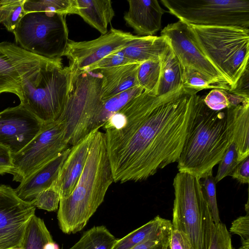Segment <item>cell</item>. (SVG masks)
<instances>
[{
  "label": "cell",
  "mask_w": 249,
  "mask_h": 249,
  "mask_svg": "<svg viewBox=\"0 0 249 249\" xmlns=\"http://www.w3.org/2000/svg\"><path fill=\"white\" fill-rule=\"evenodd\" d=\"M140 64L129 63L100 70L103 100L139 86L137 71Z\"/></svg>",
  "instance_id": "cell-19"
},
{
  "label": "cell",
  "mask_w": 249,
  "mask_h": 249,
  "mask_svg": "<svg viewBox=\"0 0 249 249\" xmlns=\"http://www.w3.org/2000/svg\"><path fill=\"white\" fill-rule=\"evenodd\" d=\"M160 36L166 38L184 68L199 72L220 89L230 90L227 79L203 52L190 25L180 20L169 24Z\"/></svg>",
  "instance_id": "cell-11"
},
{
  "label": "cell",
  "mask_w": 249,
  "mask_h": 249,
  "mask_svg": "<svg viewBox=\"0 0 249 249\" xmlns=\"http://www.w3.org/2000/svg\"><path fill=\"white\" fill-rule=\"evenodd\" d=\"M231 176L242 184H248L249 181V157L248 156L237 165Z\"/></svg>",
  "instance_id": "cell-43"
},
{
  "label": "cell",
  "mask_w": 249,
  "mask_h": 249,
  "mask_svg": "<svg viewBox=\"0 0 249 249\" xmlns=\"http://www.w3.org/2000/svg\"><path fill=\"white\" fill-rule=\"evenodd\" d=\"M116 240L105 226H94L68 249H111Z\"/></svg>",
  "instance_id": "cell-25"
},
{
  "label": "cell",
  "mask_w": 249,
  "mask_h": 249,
  "mask_svg": "<svg viewBox=\"0 0 249 249\" xmlns=\"http://www.w3.org/2000/svg\"><path fill=\"white\" fill-rule=\"evenodd\" d=\"M7 249H22L20 247H14V248H10Z\"/></svg>",
  "instance_id": "cell-46"
},
{
  "label": "cell",
  "mask_w": 249,
  "mask_h": 249,
  "mask_svg": "<svg viewBox=\"0 0 249 249\" xmlns=\"http://www.w3.org/2000/svg\"><path fill=\"white\" fill-rule=\"evenodd\" d=\"M135 35L111 28L106 34L89 41L70 40L63 56L75 73L88 71L91 66L108 54L125 47Z\"/></svg>",
  "instance_id": "cell-14"
},
{
  "label": "cell",
  "mask_w": 249,
  "mask_h": 249,
  "mask_svg": "<svg viewBox=\"0 0 249 249\" xmlns=\"http://www.w3.org/2000/svg\"><path fill=\"white\" fill-rule=\"evenodd\" d=\"M102 78L99 72L75 73L72 90L58 120L62 124L66 139L71 146L91 132L103 107Z\"/></svg>",
  "instance_id": "cell-7"
},
{
  "label": "cell",
  "mask_w": 249,
  "mask_h": 249,
  "mask_svg": "<svg viewBox=\"0 0 249 249\" xmlns=\"http://www.w3.org/2000/svg\"><path fill=\"white\" fill-rule=\"evenodd\" d=\"M190 26L203 52L227 79L229 90L232 89L249 66V28Z\"/></svg>",
  "instance_id": "cell-6"
},
{
  "label": "cell",
  "mask_w": 249,
  "mask_h": 249,
  "mask_svg": "<svg viewBox=\"0 0 249 249\" xmlns=\"http://www.w3.org/2000/svg\"><path fill=\"white\" fill-rule=\"evenodd\" d=\"M168 12L189 25L249 27V0H161Z\"/></svg>",
  "instance_id": "cell-9"
},
{
  "label": "cell",
  "mask_w": 249,
  "mask_h": 249,
  "mask_svg": "<svg viewBox=\"0 0 249 249\" xmlns=\"http://www.w3.org/2000/svg\"><path fill=\"white\" fill-rule=\"evenodd\" d=\"M229 93L249 98V67L248 66L239 79L234 88Z\"/></svg>",
  "instance_id": "cell-40"
},
{
  "label": "cell",
  "mask_w": 249,
  "mask_h": 249,
  "mask_svg": "<svg viewBox=\"0 0 249 249\" xmlns=\"http://www.w3.org/2000/svg\"><path fill=\"white\" fill-rule=\"evenodd\" d=\"M172 230L153 237L130 249H168Z\"/></svg>",
  "instance_id": "cell-38"
},
{
  "label": "cell",
  "mask_w": 249,
  "mask_h": 249,
  "mask_svg": "<svg viewBox=\"0 0 249 249\" xmlns=\"http://www.w3.org/2000/svg\"><path fill=\"white\" fill-rule=\"evenodd\" d=\"M61 249H63L62 248Z\"/></svg>",
  "instance_id": "cell-47"
},
{
  "label": "cell",
  "mask_w": 249,
  "mask_h": 249,
  "mask_svg": "<svg viewBox=\"0 0 249 249\" xmlns=\"http://www.w3.org/2000/svg\"><path fill=\"white\" fill-rule=\"evenodd\" d=\"M124 49L113 52L106 56L91 66L88 71H93L97 70L100 71L114 66L129 63H134L125 56Z\"/></svg>",
  "instance_id": "cell-36"
},
{
  "label": "cell",
  "mask_w": 249,
  "mask_h": 249,
  "mask_svg": "<svg viewBox=\"0 0 249 249\" xmlns=\"http://www.w3.org/2000/svg\"><path fill=\"white\" fill-rule=\"evenodd\" d=\"M160 68V59L147 61L139 65L137 80L139 86L144 91L157 96Z\"/></svg>",
  "instance_id": "cell-29"
},
{
  "label": "cell",
  "mask_w": 249,
  "mask_h": 249,
  "mask_svg": "<svg viewBox=\"0 0 249 249\" xmlns=\"http://www.w3.org/2000/svg\"><path fill=\"white\" fill-rule=\"evenodd\" d=\"M182 87L194 94L200 90L208 89H218L205 76L199 72L184 68V79Z\"/></svg>",
  "instance_id": "cell-32"
},
{
  "label": "cell",
  "mask_w": 249,
  "mask_h": 249,
  "mask_svg": "<svg viewBox=\"0 0 249 249\" xmlns=\"http://www.w3.org/2000/svg\"><path fill=\"white\" fill-rule=\"evenodd\" d=\"M43 125L20 104L7 108L0 112V144L15 154L36 136Z\"/></svg>",
  "instance_id": "cell-15"
},
{
  "label": "cell",
  "mask_w": 249,
  "mask_h": 249,
  "mask_svg": "<svg viewBox=\"0 0 249 249\" xmlns=\"http://www.w3.org/2000/svg\"><path fill=\"white\" fill-rule=\"evenodd\" d=\"M25 0L0 1V24L13 33L18 23L26 14L23 8Z\"/></svg>",
  "instance_id": "cell-30"
},
{
  "label": "cell",
  "mask_w": 249,
  "mask_h": 249,
  "mask_svg": "<svg viewBox=\"0 0 249 249\" xmlns=\"http://www.w3.org/2000/svg\"><path fill=\"white\" fill-rule=\"evenodd\" d=\"M114 182L104 133L96 131L85 167L74 190L60 200L57 218L66 234L82 230Z\"/></svg>",
  "instance_id": "cell-2"
},
{
  "label": "cell",
  "mask_w": 249,
  "mask_h": 249,
  "mask_svg": "<svg viewBox=\"0 0 249 249\" xmlns=\"http://www.w3.org/2000/svg\"><path fill=\"white\" fill-rule=\"evenodd\" d=\"M230 231L233 234L240 236L242 244L249 243V214L241 216L231 223Z\"/></svg>",
  "instance_id": "cell-39"
},
{
  "label": "cell",
  "mask_w": 249,
  "mask_h": 249,
  "mask_svg": "<svg viewBox=\"0 0 249 249\" xmlns=\"http://www.w3.org/2000/svg\"><path fill=\"white\" fill-rule=\"evenodd\" d=\"M209 249H233L231 235L226 226L221 222L214 224Z\"/></svg>",
  "instance_id": "cell-35"
},
{
  "label": "cell",
  "mask_w": 249,
  "mask_h": 249,
  "mask_svg": "<svg viewBox=\"0 0 249 249\" xmlns=\"http://www.w3.org/2000/svg\"><path fill=\"white\" fill-rule=\"evenodd\" d=\"M231 142L226 109L211 110L203 97L195 94L192 122L178 161V172L203 178L220 162Z\"/></svg>",
  "instance_id": "cell-3"
},
{
  "label": "cell",
  "mask_w": 249,
  "mask_h": 249,
  "mask_svg": "<svg viewBox=\"0 0 249 249\" xmlns=\"http://www.w3.org/2000/svg\"><path fill=\"white\" fill-rule=\"evenodd\" d=\"M14 169L12 154L9 148L0 144V175L10 174Z\"/></svg>",
  "instance_id": "cell-42"
},
{
  "label": "cell",
  "mask_w": 249,
  "mask_h": 249,
  "mask_svg": "<svg viewBox=\"0 0 249 249\" xmlns=\"http://www.w3.org/2000/svg\"><path fill=\"white\" fill-rule=\"evenodd\" d=\"M36 207L18 197L15 189L0 185V249L21 247L27 224Z\"/></svg>",
  "instance_id": "cell-13"
},
{
  "label": "cell",
  "mask_w": 249,
  "mask_h": 249,
  "mask_svg": "<svg viewBox=\"0 0 249 249\" xmlns=\"http://www.w3.org/2000/svg\"><path fill=\"white\" fill-rule=\"evenodd\" d=\"M168 46V42L163 36L135 35L124 51L125 56L132 62L141 64L160 59Z\"/></svg>",
  "instance_id": "cell-21"
},
{
  "label": "cell",
  "mask_w": 249,
  "mask_h": 249,
  "mask_svg": "<svg viewBox=\"0 0 249 249\" xmlns=\"http://www.w3.org/2000/svg\"><path fill=\"white\" fill-rule=\"evenodd\" d=\"M54 59L31 53L11 42H0V94L13 93L20 100L23 81Z\"/></svg>",
  "instance_id": "cell-12"
},
{
  "label": "cell",
  "mask_w": 249,
  "mask_h": 249,
  "mask_svg": "<svg viewBox=\"0 0 249 249\" xmlns=\"http://www.w3.org/2000/svg\"><path fill=\"white\" fill-rule=\"evenodd\" d=\"M232 142L240 162L249 155V102L226 109Z\"/></svg>",
  "instance_id": "cell-20"
},
{
  "label": "cell",
  "mask_w": 249,
  "mask_h": 249,
  "mask_svg": "<svg viewBox=\"0 0 249 249\" xmlns=\"http://www.w3.org/2000/svg\"><path fill=\"white\" fill-rule=\"evenodd\" d=\"M239 249H249V243L242 244V246Z\"/></svg>",
  "instance_id": "cell-45"
},
{
  "label": "cell",
  "mask_w": 249,
  "mask_h": 249,
  "mask_svg": "<svg viewBox=\"0 0 249 249\" xmlns=\"http://www.w3.org/2000/svg\"><path fill=\"white\" fill-rule=\"evenodd\" d=\"M75 72L55 59L22 82L20 104L43 124L57 121L72 90Z\"/></svg>",
  "instance_id": "cell-4"
},
{
  "label": "cell",
  "mask_w": 249,
  "mask_h": 249,
  "mask_svg": "<svg viewBox=\"0 0 249 249\" xmlns=\"http://www.w3.org/2000/svg\"><path fill=\"white\" fill-rule=\"evenodd\" d=\"M60 196L58 191L52 185L39 193L31 202L36 207L48 212L56 211L58 209Z\"/></svg>",
  "instance_id": "cell-34"
},
{
  "label": "cell",
  "mask_w": 249,
  "mask_h": 249,
  "mask_svg": "<svg viewBox=\"0 0 249 249\" xmlns=\"http://www.w3.org/2000/svg\"><path fill=\"white\" fill-rule=\"evenodd\" d=\"M203 178L201 185L204 196L211 211L213 223L217 224L221 221L216 200V182L213 172H210Z\"/></svg>",
  "instance_id": "cell-33"
},
{
  "label": "cell",
  "mask_w": 249,
  "mask_h": 249,
  "mask_svg": "<svg viewBox=\"0 0 249 249\" xmlns=\"http://www.w3.org/2000/svg\"><path fill=\"white\" fill-rule=\"evenodd\" d=\"M23 8L26 13L30 12H53L66 16L77 14V0H25Z\"/></svg>",
  "instance_id": "cell-28"
},
{
  "label": "cell",
  "mask_w": 249,
  "mask_h": 249,
  "mask_svg": "<svg viewBox=\"0 0 249 249\" xmlns=\"http://www.w3.org/2000/svg\"><path fill=\"white\" fill-rule=\"evenodd\" d=\"M160 61V75L157 96L164 95L181 88L184 79V68L169 45L161 56Z\"/></svg>",
  "instance_id": "cell-23"
},
{
  "label": "cell",
  "mask_w": 249,
  "mask_h": 249,
  "mask_svg": "<svg viewBox=\"0 0 249 249\" xmlns=\"http://www.w3.org/2000/svg\"><path fill=\"white\" fill-rule=\"evenodd\" d=\"M124 15L126 23L138 36H153L161 28V18L166 11L157 0H129Z\"/></svg>",
  "instance_id": "cell-17"
},
{
  "label": "cell",
  "mask_w": 249,
  "mask_h": 249,
  "mask_svg": "<svg viewBox=\"0 0 249 249\" xmlns=\"http://www.w3.org/2000/svg\"><path fill=\"white\" fill-rule=\"evenodd\" d=\"M169 246L170 249H193L184 233L174 228L171 231Z\"/></svg>",
  "instance_id": "cell-41"
},
{
  "label": "cell",
  "mask_w": 249,
  "mask_h": 249,
  "mask_svg": "<svg viewBox=\"0 0 249 249\" xmlns=\"http://www.w3.org/2000/svg\"><path fill=\"white\" fill-rule=\"evenodd\" d=\"M143 91L142 88L137 86L103 101V109L94 123V129H99L102 127L111 116L119 111L129 101Z\"/></svg>",
  "instance_id": "cell-27"
},
{
  "label": "cell",
  "mask_w": 249,
  "mask_h": 249,
  "mask_svg": "<svg viewBox=\"0 0 249 249\" xmlns=\"http://www.w3.org/2000/svg\"><path fill=\"white\" fill-rule=\"evenodd\" d=\"M195 94L182 87L160 96L143 91L110 117L102 127L114 182L144 180L178 162Z\"/></svg>",
  "instance_id": "cell-1"
},
{
  "label": "cell",
  "mask_w": 249,
  "mask_h": 249,
  "mask_svg": "<svg viewBox=\"0 0 249 249\" xmlns=\"http://www.w3.org/2000/svg\"><path fill=\"white\" fill-rule=\"evenodd\" d=\"M71 148V146L20 182L15 189L18 197L31 203L39 193L51 187L56 180L59 169L67 158Z\"/></svg>",
  "instance_id": "cell-18"
},
{
  "label": "cell",
  "mask_w": 249,
  "mask_h": 249,
  "mask_svg": "<svg viewBox=\"0 0 249 249\" xmlns=\"http://www.w3.org/2000/svg\"><path fill=\"white\" fill-rule=\"evenodd\" d=\"M77 15L101 35L107 32V27L115 16L110 0H77Z\"/></svg>",
  "instance_id": "cell-22"
},
{
  "label": "cell",
  "mask_w": 249,
  "mask_h": 249,
  "mask_svg": "<svg viewBox=\"0 0 249 249\" xmlns=\"http://www.w3.org/2000/svg\"><path fill=\"white\" fill-rule=\"evenodd\" d=\"M172 229V222L158 215L122 238L111 249H130L145 241Z\"/></svg>",
  "instance_id": "cell-24"
},
{
  "label": "cell",
  "mask_w": 249,
  "mask_h": 249,
  "mask_svg": "<svg viewBox=\"0 0 249 249\" xmlns=\"http://www.w3.org/2000/svg\"><path fill=\"white\" fill-rule=\"evenodd\" d=\"M225 91L224 89H213L203 97L204 104L209 108L214 111L226 109L229 106V102Z\"/></svg>",
  "instance_id": "cell-37"
},
{
  "label": "cell",
  "mask_w": 249,
  "mask_h": 249,
  "mask_svg": "<svg viewBox=\"0 0 249 249\" xmlns=\"http://www.w3.org/2000/svg\"><path fill=\"white\" fill-rule=\"evenodd\" d=\"M172 228L182 231L193 249H209L214 226L200 179L179 172L173 180Z\"/></svg>",
  "instance_id": "cell-5"
},
{
  "label": "cell",
  "mask_w": 249,
  "mask_h": 249,
  "mask_svg": "<svg viewBox=\"0 0 249 249\" xmlns=\"http://www.w3.org/2000/svg\"><path fill=\"white\" fill-rule=\"evenodd\" d=\"M43 249H59V248L54 241H52L47 243L44 246Z\"/></svg>",
  "instance_id": "cell-44"
},
{
  "label": "cell",
  "mask_w": 249,
  "mask_h": 249,
  "mask_svg": "<svg viewBox=\"0 0 249 249\" xmlns=\"http://www.w3.org/2000/svg\"><path fill=\"white\" fill-rule=\"evenodd\" d=\"M97 130L71 146L67 158L59 169L56 180L53 184L58 191L60 199L69 196L76 185L86 163Z\"/></svg>",
  "instance_id": "cell-16"
},
{
  "label": "cell",
  "mask_w": 249,
  "mask_h": 249,
  "mask_svg": "<svg viewBox=\"0 0 249 249\" xmlns=\"http://www.w3.org/2000/svg\"><path fill=\"white\" fill-rule=\"evenodd\" d=\"M53 241L44 220L34 215L29 221L23 236L22 249H43L48 242Z\"/></svg>",
  "instance_id": "cell-26"
},
{
  "label": "cell",
  "mask_w": 249,
  "mask_h": 249,
  "mask_svg": "<svg viewBox=\"0 0 249 249\" xmlns=\"http://www.w3.org/2000/svg\"><path fill=\"white\" fill-rule=\"evenodd\" d=\"M239 162L236 145L232 142L218 163L217 174L214 177L215 182L220 181L227 176H231Z\"/></svg>",
  "instance_id": "cell-31"
},
{
  "label": "cell",
  "mask_w": 249,
  "mask_h": 249,
  "mask_svg": "<svg viewBox=\"0 0 249 249\" xmlns=\"http://www.w3.org/2000/svg\"><path fill=\"white\" fill-rule=\"evenodd\" d=\"M70 147L59 120L43 124L22 149L12 155L14 169L11 174L13 176V180L22 182Z\"/></svg>",
  "instance_id": "cell-10"
},
{
  "label": "cell",
  "mask_w": 249,
  "mask_h": 249,
  "mask_svg": "<svg viewBox=\"0 0 249 249\" xmlns=\"http://www.w3.org/2000/svg\"><path fill=\"white\" fill-rule=\"evenodd\" d=\"M13 33L21 48L49 59L61 58L69 40L66 16L53 12L26 13Z\"/></svg>",
  "instance_id": "cell-8"
}]
</instances>
